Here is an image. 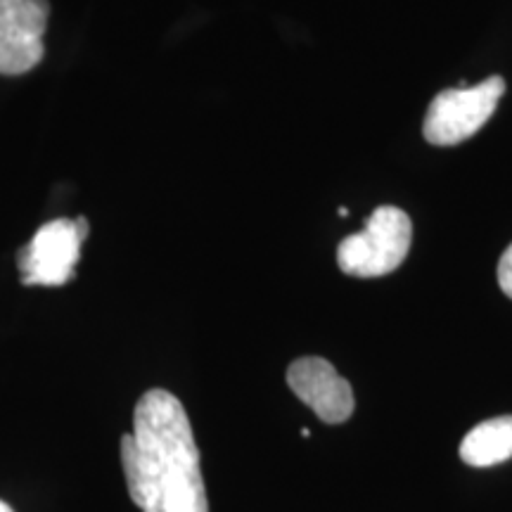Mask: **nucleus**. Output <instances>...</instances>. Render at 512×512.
<instances>
[{"label":"nucleus","instance_id":"f257e3e1","mask_svg":"<svg viewBox=\"0 0 512 512\" xmlns=\"http://www.w3.org/2000/svg\"><path fill=\"white\" fill-rule=\"evenodd\" d=\"M128 496L143 512H209L200 448L183 403L166 389L140 396L121 437Z\"/></svg>","mask_w":512,"mask_h":512},{"label":"nucleus","instance_id":"f03ea898","mask_svg":"<svg viewBox=\"0 0 512 512\" xmlns=\"http://www.w3.org/2000/svg\"><path fill=\"white\" fill-rule=\"evenodd\" d=\"M411 242V216L394 204H382L368 216L361 233L339 242L337 266L351 278H382L406 261Z\"/></svg>","mask_w":512,"mask_h":512},{"label":"nucleus","instance_id":"7ed1b4c3","mask_svg":"<svg viewBox=\"0 0 512 512\" xmlns=\"http://www.w3.org/2000/svg\"><path fill=\"white\" fill-rule=\"evenodd\" d=\"M503 93V76H489L475 86L446 88L427 107L422 136L430 145H460L482 131L486 121L494 117Z\"/></svg>","mask_w":512,"mask_h":512},{"label":"nucleus","instance_id":"20e7f679","mask_svg":"<svg viewBox=\"0 0 512 512\" xmlns=\"http://www.w3.org/2000/svg\"><path fill=\"white\" fill-rule=\"evenodd\" d=\"M88 221L55 219L36 230L27 247L17 252L22 283L31 287H60L74 278L81 245L88 238Z\"/></svg>","mask_w":512,"mask_h":512},{"label":"nucleus","instance_id":"39448f33","mask_svg":"<svg viewBox=\"0 0 512 512\" xmlns=\"http://www.w3.org/2000/svg\"><path fill=\"white\" fill-rule=\"evenodd\" d=\"M48 0H0V76H22L46 55Z\"/></svg>","mask_w":512,"mask_h":512},{"label":"nucleus","instance_id":"423d86ee","mask_svg":"<svg viewBox=\"0 0 512 512\" xmlns=\"http://www.w3.org/2000/svg\"><path fill=\"white\" fill-rule=\"evenodd\" d=\"M287 384L294 396L328 425H342L354 415V389L325 358L304 356L292 361Z\"/></svg>","mask_w":512,"mask_h":512},{"label":"nucleus","instance_id":"0eeeda50","mask_svg":"<svg viewBox=\"0 0 512 512\" xmlns=\"http://www.w3.org/2000/svg\"><path fill=\"white\" fill-rule=\"evenodd\" d=\"M460 460L470 467H494L512 458V415L484 420L460 441Z\"/></svg>","mask_w":512,"mask_h":512},{"label":"nucleus","instance_id":"6e6552de","mask_svg":"<svg viewBox=\"0 0 512 512\" xmlns=\"http://www.w3.org/2000/svg\"><path fill=\"white\" fill-rule=\"evenodd\" d=\"M498 285H501L505 297L512 299V242L498 261Z\"/></svg>","mask_w":512,"mask_h":512},{"label":"nucleus","instance_id":"1a4fd4ad","mask_svg":"<svg viewBox=\"0 0 512 512\" xmlns=\"http://www.w3.org/2000/svg\"><path fill=\"white\" fill-rule=\"evenodd\" d=\"M0 512H15V510H12V508H10V505H8V503H5V501H0Z\"/></svg>","mask_w":512,"mask_h":512}]
</instances>
